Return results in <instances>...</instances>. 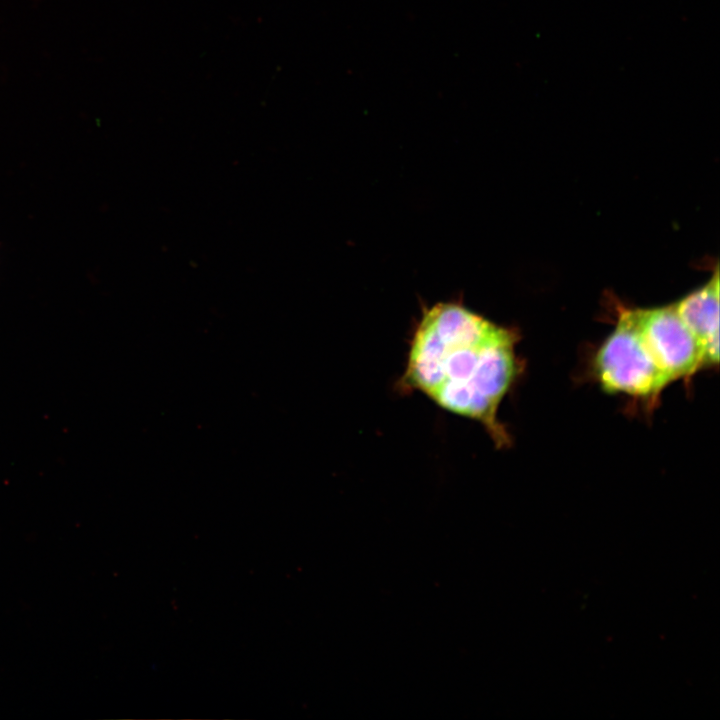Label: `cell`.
I'll list each match as a JSON object with an SVG mask.
<instances>
[{
    "label": "cell",
    "mask_w": 720,
    "mask_h": 720,
    "mask_svg": "<svg viewBox=\"0 0 720 720\" xmlns=\"http://www.w3.org/2000/svg\"><path fill=\"white\" fill-rule=\"evenodd\" d=\"M518 336L462 303H436L414 329L401 384L477 421L497 447L509 446L498 409L520 372Z\"/></svg>",
    "instance_id": "cell-1"
},
{
    "label": "cell",
    "mask_w": 720,
    "mask_h": 720,
    "mask_svg": "<svg viewBox=\"0 0 720 720\" xmlns=\"http://www.w3.org/2000/svg\"><path fill=\"white\" fill-rule=\"evenodd\" d=\"M594 369L601 386L610 393L654 398L671 382L641 336L636 309L620 312L614 331L597 351Z\"/></svg>",
    "instance_id": "cell-2"
},
{
    "label": "cell",
    "mask_w": 720,
    "mask_h": 720,
    "mask_svg": "<svg viewBox=\"0 0 720 720\" xmlns=\"http://www.w3.org/2000/svg\"><path fill=\"white\" fill-rule=\"evenodd\" d=\"M641 336L659 368L672 382L707 365L704 349L674 305L636 309Z\"/></svg>",
    "instance_id": "cell-3"
},
{
    "label": "cell",
    "mask_w": 720,
    "mask_h": 720,
    "mask_svg": "<svg viewBox=\"0 0 720 720\" xmlns=\"http://www.w3.org/2000/svg\"><path fill=\"white\" fill-rule=\"evenodd\" d=\"M679 317L701 343L707 365L719 360V276L673 304Z\"/></svg>",
    "instance_id": "cell-4"
}]
</instances>
